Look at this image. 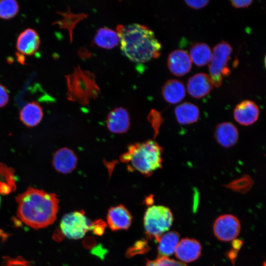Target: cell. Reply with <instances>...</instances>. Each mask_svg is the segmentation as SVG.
Wrapping results in <instances>:
<instances>
[{"instance_id": "cell-1", "label": "cell", "mask_w": 266, "mask_h": 266, "mask_svg": "<svg viewBox=\"0 0 266 266\" xmlns=\"http://www.w3.org/2000/svg\"><path fill=\"white\" fill-rule=\"evenodd\" d=\"M17 216L35 229L47 227L56 219L59 200L56 194L29 187L16 198Z\"/></svg>"}, {"instance_id": "cell-2", "label": "cell", "mask_w": 266, "mask_h": 266, "mask_svg": "<svg viewBox=\"0 0 266 266\" xmlns=\"http://www.w3.org/2000/svg\"><path fill=\"white\" fill-rule=\"evenodd\" d=\"M117 32L122 52L131 61L145 63L160 55L162 45L147 26L137 23L120 25Z\"/></svg>"}, {"instance_id": "cell-3", "label": "cell", "mask_w": 266, "mask_h": 266, "mask_svg": "<svg viewBox=\"0 0 266 266\" xmlns=\"http://www.w3.org/2000/svg\"><path fill=\"white\" fill-rule=\"evenodd\" d=\"M163 149L155 141L148 140L129 145L120 160L131 169L149 176L162 166Z\"/></svg>"}, {"instance_id": "cell-4", "label": "cell", "mask_w": 266, "mask_h": 266, "mask_svg": "<svg viewBox=\"0 0 266 266\" xmlns=\"http://www.w3.org/2000/svg\"><path fill=\"white\" fill-rule=\"evenodd\" d=\"M143 220L147 236L158 241L163 233L171 226L173 216L169 208L163 205H153L145 211Z\"/></svg>"}, {"instance_id": "cell-5", "label": "cell", "mask_w": 266, "mask_h": 266, "mask_svg": "<svg viewBox=\"0 0 266 266\" xmlns=\"http://www.w3.org/2000/svg\"><path fill=\"white\" fill-rule=\"evenodd\" d=\"M232 51L231 46L225 41L218 43L213 48L209 72L212 84L216 88L221 86L223 77L231 72L228 64Z\"/></svg>"}, {"instance_id": "cell-6", "label": "cell", "mask_w": 266, "mask_h": 266, "mask_svg": "<svg viewBox=\"0 0 266 266\" xmlns=\"http://www.w3.org/2000/svg\"><path fill=\"white\" fill-rule=\"evenodd\" d=\"M60 229L63 234L68 238L78 239L92 229V223L85 215L84 211H76L65 214L63 217Z\"/></svg>"}, {"instance_id": "cell-7", "label": "cell", "mask_w": 266, "mask_h": 266, "mask_svg": "<svg viewBox=\"0 0 266 266\" xmlns=\"http://www.w3.org/2000/svg\"><path fill=\"white\" fill-rule=\"evenodd\" d=\"M241 229L238 218L232 214H224L215 221L213 230L214 235L220 240L230 241L238 235Z\"/></svg>"}, {"instance_id": "cell-8", "label": "cell", "mask_w": 266, "mask_h": 266, "mask_svg": "<svg viewBox=\"0 0 266 266\" xmlns=\"http://www.w3.org/2000/svg\"><path fill=\"white\" fill-rule=\"evenodd\" d=\"M106 218L110 229L115 231L127 230L131 225L133 217L124 205L119 204L109 209Z\"/></svg>"}, {"instance_id": "cell-9", "label": "cell", "mask_w": 266, "mask_h": 266, "mask_svg": "<svg viewBox=\"0 0 266 266\" xmlns=\"http://www.w3.org/2000/svg\"><path fill=\"white\" fill-rule=\"evenodd\" d=\"M259 114L258 106L250 100L242 101L235 106L233 111L235 120L243 126H250L255 123Z\"/></svg>"}, {"instance_id": "cell-10", "label": "cell", "mask_w": 266, "mask_h": 266, "mask_svg": "<svg viewBox=\"0 0 266 266\" xmlns=\"http://www.w3.org/2000/svg\"><path fill=\"white\" fill-rule=\"evenodd\" d=\"M201 250V245L198 240L184 238L179 241L174 253L176 258L182 262L190 263L199 258Z\"/></svg>"}, {"instance_id": "cell-11", "label": "cell", "mask_w": 266, "mask_h": 266, "mask_svg": "<svg viewBox=\"0 0 266 266\" xmlns=\"http://www.w3.org/2000/svg\"><path fill=\"white\" fill-rule=\"evenodd\" d=\"M167 66L172 74L177 76H182L191 70L192 61L187 52L177 49L169 54L167 59Z\"/></svg>"}, {"instance_id": "cell-12", "label": "cell", "mask_w": 266, "mask_h": 266, "mask_svg": "<svg viewBox=\"0 0 266 266\" xmlns=\"http://www.w3.org/2000/svg\"><path fill=\"white\" fill-rule=\"evenodd\" d=\"M209 76L204 73H199L191 77L187 83L189 94L196 99H201L208 95L213 89Z\"/></svg>"}, {"instance_id": "cell-13", "label": "cell", "mask_w": 266, "mask_h": 266, "mask_svg": "<svg viewBox=\"0 0 266 266\" xmlns=\"http://www.w3.org/2000/svg\"><path fill=\"white\" fill-rule=\"evenodd\" d=\"M40 38L37 33L32 29H27L19 35L16 48L22 54L32 55L38 49Z\"/></svg>"}, {"instance_id": "cell-14", "label": "cell", "mask_w": 266, "mask_h": 266, "mask_svg": "<svg viewBox=\"0 0 266 266\" xmlns=\"http://www.w3.org/2000/svg\"><path fill=\"white\" fill-rule=\"evenodd\" d=\"M108 129L114 133H123L130 126V118L127 111L123 107H117L109 112L106 120Z\"/></svg>"}, {"instance_id": "cell-15", "label": "cell", "mask_w": 266, "mask_h": 266, "mask_svg": "<svg viewBox=\"0 0 266 266\" xmlns=\"http://www.w3.org/2000/svg\"><path fill=\"white\" fill-rule=\"evenodd\" d=\"M215 138L221 146L225 148L231 147L238 139L237 129L232 123H221L215 129Z\"/></svg>"}, {"instance_id": "cell-16", "label": "cell", "mask_w": 266, "mask_h": 266, "mask_svg": "<svg viewBox=\"0 0 266 266\" xmlns=\"http://www.w3.org/2000/svg\"><path fill=\"white\" fill-rule=\"evenodd\" d=\"M53 164L58 171L62 173H68L75 168L77 158L72 150L63 148L55 153Z\"/></svg>"}, {"instance_id": "cell-17", "label": "cell", "mask_w": 266, "mask_h": 266, "mask_svg": "<svg viewBox=\"0 0 266 266\" xmlns=\"http://www.w3.org/2000/svg\"><path fill=\"white\" fill-rule=\"evenodd\" d=\"M162 94L166 101L176 104L181 101L185 98V88L181 81L177 79H169L164 84Z\"/></svg>"}, {"instance_id": "cell-18", "label": "cell", "mask_w": 266, "mask_h": 266, "mask_svg": "<svg viewBox=\"0 0 266 266\" xmlns=\"http://www.w3.org/2000/svg\"><path fill=\"white\" fill-rule=\"evenodd\" d=\"M176 120L181 125H189L198 121L200 111L195 104L185 102L178 105L175 109Z\"/></svg>"}, {"instance_id": "cell-19", "label": "cell", "mask_w": 266, "mask_h": 266, "mask_svg": "<svg viewBox=\"0 0 266 266\" xmlns=\"http://www.w3.org/2000/svg\"><path fill=\"white\" fill-rule=\"evenodd\" d=\"M43 117L42 109L36 102L26 104L20 112L21 121L27 126L34 127L41 120Z\"/></svg>"}, {"instance_id": "cell-20", "label": "cell", "mask_w": 266, "mask_h": 266, "mask_svg": "<svg viewBox=\"0 0 266 266\" xmlns=\"http://www.w3.org/2000/svg\"><path fill=\"white\" fill-rule=\"evenodd\" d=\"M180 241V234L175 231L167 232L159 238L158 251L159 257H167L173 254Z\"/></svg>"}, {"instance_id": "cell-21", "label": "cell", "mask_w": 266, "mask_h": 266, "mask_svg": "<svg viewBox=\"0 0 266 266\" xmlns=\"http://www.w3.org/2000/svg\"><path fill=\"white\" fill-rule=\"evenodd\" d=\"M94 41L100 47L110 49L119 43L120 37L117 32L108 28L103 27L98 30Z\"/></svg>"}, {"instance_id": "cell-22", "label": "cell", "mask_w": 266, "mask_h": 266, "mask_svg": "<svg viewBox=\"0 0 266 266\" xmlns=\"http://www.w3.org/2000/svg\"><path fill=\"white\" fill-rule=\"evenodd\" d=\"M212 52L210 47L204 43H198L190 49V57L197 66H202L210 62Z\"/></svg>"}, {"instance_id": "cell-23", "label": "cell", "mask_w": 266, "mask_h": 266, "mask_svg": "<svg viewBox=\"0 0 266 266\" xmlns=\"http://www.w3.org/2000/svg\"><path fill=\"white\" fill-rule=\"evenodd\" d=\"M19 11L17 2L13 0H0V18L9 19L15 16Z\"/></svg>"}, {"instance_id": "cell-24", "label": "cell", "mask_w": 266, "mask_h": 266, "mask_svg": "<svg viewBox=\"0 0 266 266\" xmlns=\"http://www.w3.org/2000/svg\"><path fill=\"white\" fill-rule=\"evenodd\" d=\"M145 266H188L185 263L170 259L167 257H159L155 260H147Z\"/></svg>"}, {"instance_id": "cell-25", "label": "cell", "mask_w": 266, "mask_h": 266, "mask_svg": "<svg viewBox=\"0 0 266 266\" xmlns=\"http://www.w3.org/2000/svg\"><path fill=\"white\" fill-rule=\"evenodd\" d=\"M149 249L146 240H140L135 242L133 245L128 250L126 255L130 257L137 254H143L148 252Z\"/></svg>"}, {"instance_id": "cell-26", "label": "cell", "mask_w": 266, "mask_h": 266, "mask_svg": "<svg viewBox=\"0 0 266 266\" xmlns=\"http://www.w3.org/2000/svg\"><path fill=\"white\" fill-rule=\"evenodd\" d=\"M5 266H32L30 263L21 257L15 258H5Z\"/></svg>"}, {"instance_id": "cell-27", "label": "cell", "mask_w": 266, "mask_h": 266, "mask_svg": "<svg viewBox=\"0 0 266 266\" xmlns=\"http://www.w3.org/2000/svg\"><path fill=\"white\" fill-rule=\"evenodd\" d=\"M105 223L102 221L98 220L92 223V229L93 232L98 235H101L104 230Z\"/></svg>"}, {"instance_id": "cell-28", "label": "cell", "mask_w": 266, "mask_h": 266, "mask_svg": "<svg viewBox=\"0 0 266 266\" xmlns=\"http://www.w3.org/2000/svg\"><path fill=\"white\" fill-rule=\"evenodd\" d=\"M185 2L189 7L194 9H199L206 6L209 1L207 0H185Z\"/></svg>"}, {"instance_id": "cell-29", "label": "cell", "mask_w": 266, "mask_h": 266, "mask_svg": "<svg viewBox=\"0 0 266 266\" xmlns=\"http://www.w3.org/2000/svg\"><path fill=\"white\" fill-rule=\"evenodd\" d=\"M9 100V96L6 89L0 84V107L5 105Z\"/></svg>"}, {"instance_id": "cell-30", "label": "cell", "mask_w": 266, "mask_h": 266, "mask_svg": "<svg viewBox=\"0 0 266 266\" xmlns=\"http://www.w3.org/2000/svg\"><path fill=\"white\" fill-rule=\"evenodd\" d=\"M252 1L251 0L230 1L232 6L236 8L247 7L251 4Z\"/></svg>"}, {"instance_id": "cell-31", "label": "cell", "mask_w": 266, "mask_h": 266, "mask_svg": "<svg viewBox=\"0 0 266 266\" xmlns=\"http://www.w3.org/2000/svg\"><path fill=\"white\" fill-rule=\"evenodd\" d=\"M238 251L236 250H231L228 253V257L232 261V263L234 264L235 258L237 256V252Z\"/></svg>"}, {"instance_id": "cell-32", "label": "cell", "mask_w": 266, "mask_h": 266, "mask_svg": "<svg viewBox=\"0 0 266 266\" xmlns=\"http://www.w3.org/2000/svg\"><path fill=\"white\" fill-rule=\"evenodd\" d=\"M242 245V241L240 240L234 239L233 241L232 246L233 249L238 251Z\"/></svg>"}, {"instance_id": "cell-33", "label": "cell", "mask_w": 266, "mask_h": 266, "mask_svg": "<svg viewBox=\"0 0 266 266\" xmlns=\"http://www.w3.org/2000/svg\"><path fill=\"white\" fill-rule=\"evenodd\" d=\"M8 237V234L0 229V245Z\"/></svg>"}, {"instance_id": "cell-34", "label": "cell", "mask_w": 266, "mask_h": 266, "mask_svg": "<svg viewBox=\"0 0 266 266\" xmlns=\"http://www.w3.org/2000/svg\"><path fill=\"white\" fill-rule=\"evenodd\" d=\"M266 266V262L264 261V263H263V265L262 266Z\"/></svg>"}, {"instance_id": "cell-35", "label": "cell", "mask_w": 266, "mask_h": 266, "mask_svg": "<svg viewBox=\"0 0 266 266\" xmlns=\"http://www.w3.org/2000/svg\"><path fill=\"white\" fill-rule=\"evenodd\" d=\"M0 202H1V199H0Z\"/></svg>"}]
</instances>
